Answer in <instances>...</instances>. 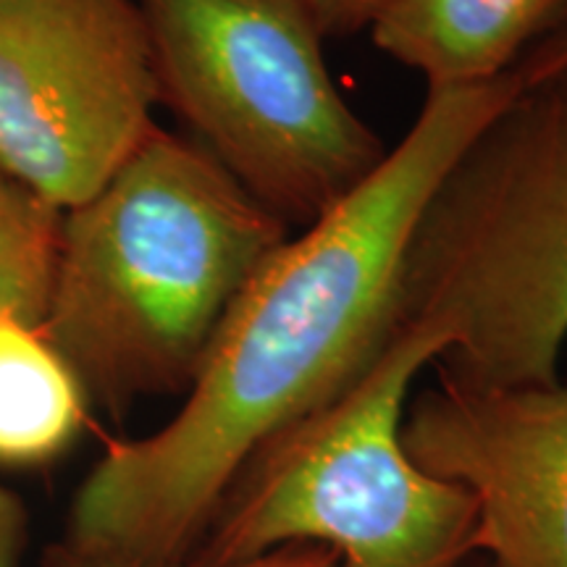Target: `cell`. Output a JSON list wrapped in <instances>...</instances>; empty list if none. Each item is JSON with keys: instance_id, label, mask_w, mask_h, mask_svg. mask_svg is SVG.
Masks as SVG:
<instances>
[{"instance_id": "7a4b0ae2", "label": "cell", "mask_w": 567, "mask_h": 567, "mask_svg": "<svg viewBox=\"0 0 567 567\" xmlns=\"http://www.w3.org/2000/svg\"><path fill=\"white\" fill-rule=\"evenodd\" d=\"M287 239L203 145L155 126L61 213L40 331L90 405L118 421L142 400L187 394L226 310Z\"/></svg>"}, {"instance_id": "ba28073f", "label": "cell", "mask_w": 567, "mask_h": 567, "mask_svg": "<svg viewBox=\"0 0 567 567\" xmlns=\"http://www.w3.org/2000/svg\"><path fill=\"white\" fill-rule=\"evenodd\" d=\"M565 19L567 0H389L368 30L429 90H446L499 80Z\"/></svg>"}, {"instance_id": "4fadbf2b", "label": "cell", "mask_w": 567, "mask_h": 567, "mask_svg": "<svg viewBox=\"0 0 567 567\" xmlns=\"http://www.w3.org/2000/svg\"><path fill=\"white\" fill-rule=\"evenodd\" d=\"M30 544V515L11 488L0 486V567L24 565Z\"/></svg>"}, {"instance_id": "6da1fadb", "label": "cell", "mask_w": 567, "mask_h": 567, "mask_svg": "<svg viewBox=\"0 0 567 567\" xmlns=\"http://www.w3.org/2000/svg\"><path fill=\"white\" fill-rule=\"evenodd\" d=\"M517 90L515 71L429 90L379 168L250 276L179 413L142 439L105 442L61 542L124 563L193 557L255 452L344 394L402 329V266L423 205Z\"/></svg>"}, {"instance_id": "52a82bcc", "label": "cell", "mask_w": 567, "mask_h": 567, "mask_svg": "<svg viewBox=\"0 0 567 567\" xmlns=\"http://www.w3.org/2000/svg\"><path fill=\"white\" fill-rule=\"evenodd\" d=\"M402 442L425 473L473 496L494 567H567V375L499 389L439 368Z\"/></svg>"}, {"instance_id": "5bb4252c", "label": "cell", "mask_w": 567, "mask_h": 567, "mask_svg": "<svg viewBox=\"0 0 567 567\" xmlns=\"http://www.w3.org/2000/svg\"><path fill=\"white\" fill-rule=\"evenodd\" d=\"M567 69V19L557 27L555 32H549L547 38L538 40L530 51L517 61L513 69L520 84H530L544 76L557 74V71Z\"/></svg>"}, {"instance_id": "30bf717a", "label": "cell", "mask_w": 567, "mask_h": 567, "mask_svg": "<svg viewBox=\"0 0 567 567\" xmlns=\"http://www.w3.org/2000/svg\"><path fill=\"white\" fill-rule=\"evenodd\" d=\"M61 210L0 166V316L40 326Z\"/></svg>"}, {"instance_id": "3957f363", "label": "cell", "mask_w": 567, "mask_h": 567, "mask_svg": "<svg viewBox=\"0 0 567 567\" xmlns=\"http://www.w3.org/2000/svg\"><path fill=\"white\" fill-rule=\"evenodd\" d=\"M400 318L439 326V368L473 384L563 375L567 69L520 84L436 182L405 252Z\"/></svg>"}, {"instance_id": "8fae6325", "label": "cell", "mask_w": 567, "mask_h": 567, "mask_svg": "<svg viewBox=\"0 0 567 567\" xmlns=\"http://www.w3.org/2000/svg\"><path fill=\"white\" fill-rule=\"evenodd\" d=\"M42 567H339L337 557L329 549L313 547V544H292V547H281L266 555L237 559V563H195V559H184V563H166V565H145V563H124V559H109L84 555V551L71 549L69 544L55 542L42 555Z\"/></svg>"}, {"instance_id": "8992f818", "label": "cell", "mask_w": 567, "mask_h": 567, "mask_svg": "<svg viewBox=\"0 0 567 567\" xmlns=\"http://www.w3.org/2000/svg\"><path fill=\"white\" fill-rule=\"evenodd\" d=\"M137 0H0V166L55 210L87 200L155 126Z\"/></svg>"}, {"instance_id": "5b68a950", "label": "cell", "mask_w": 567, "mask_h": 567, "mask_svg": "<svg viewBox=\"0 0 567 567\" xmlns=\"http://www.w3.org/2000/svg\"><path fill=\"white\" fill-rule=\"evenodd\" d=\"M158 101L284 224H316L386 158L302 0H137Z\"/></svg>"}, {"instance_id": "9c48e42d", "label": "cell", "mask_w": 567, "mask_h": 567, "mask_svg": "<svg viewBox=\"0 0 567 567\" xmlns=\"http://www.w3.org/2000/svg\"><path fill=\"white\" fill-rule=\"evenodd\" d=\"M87 408L80 375L40 326L0 316V465L61 457L82 434Z\"/></svg>"}, {"instance_id": "7c38bea8", "label": "cell", "mask_w": 567, "mask_h": 567, "mask_svg": "<svg viewBox=\"0 0 567 567\" xmlns=\"http://www.w3.org/2000/svg\"><path fill=\"white\" fill-rule=\"evenodd\" d=\"M326 38H350L365 30L389 0H302Z\"/></svg>"}, {"instance_id": "277c9868", "label": "cell", "mask_w": 567, "mask_h": 567, "mask_svg": "<svg viewBox=\"0 0 567 567\" xmlns=\"http://www.w3.org/2000/svg\"><path fill=\"white\" fill-rule=\"evenodd\" d=\"M446 350L439 326L402 323L344 394L255 452L189 559L313 544L339 567H460L478 549L476 502L425 473L402 442L410 389Z\"/></svg>"}]
</instances>
